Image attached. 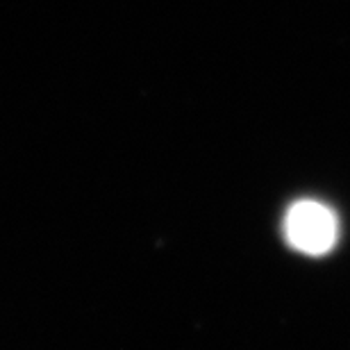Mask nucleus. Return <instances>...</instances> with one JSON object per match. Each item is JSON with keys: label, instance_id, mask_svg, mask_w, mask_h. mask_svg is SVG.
<instances>
[{"label": "nucleus", "instance_id": "nucleus-1", "mask_svg": "<svg viewBox=\"0 0 350 350\" xmlns=\"http://www.w3.org/2000/svg\"><path fill=\"white\" fill-rule=\"evenodd\" d=\"M284 239L303 255H325L339 239V219L319 200H298L284 214Z\"/></svg>", "mask_w": 350, "mask_h": 350}]
</instances>
